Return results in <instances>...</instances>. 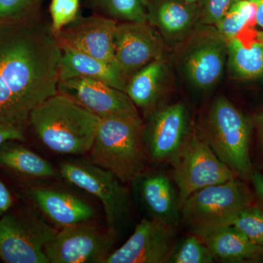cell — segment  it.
I'll use <instances>...</instances> for the list:
<instances>
[{"instance_id":"25","label":"cell","mask_w":263,"mask_h":263,"mask_svg":"<svg viewBox=\"0 0 263 263\" xmlns=\"http://www.w3.org/2000/svg\"><path fill=\"white\" fill-rule=\"evenodd\" d=\"M92 3L97 14L116 22L148 23L146 0H93Z\"/></svg>"},{"instance_id":"32","label":"cell","mask_w":263,"mask_h":263,"mask_svg":"<svg viewBox=\"0 0 263 263\" xmlns=\"http://www.w3.org/2000/svg\"><path fill=\"white\" fill-rule=\"evenodd\" d=\"M13 204V199L11 193L5 183L0 180V216H3L5 213L10 211Z\"/></svg>"},{"instance_id":"30","label":"cell","mask_w":263,"mask_h":263,"mask_svg":"<svg viewBox=\"0 0 263 263\" xmlns=\"http://www.w3.org/2000/svg\"><path fill=\"white\" fill-rule=\"evenodd\" d=\"M238 0H199L200 22L215 26Z\"/></svg>"},{"instance_id":"11","label":"cell","mask_w":263,"mask_h":263,"mask_svg":"<svg viewBox=\"0 0 263 263\" xmlns=\"http://www.w3.org/2000/svg\"><path fill=\"white\" fill-rule=\"evenodd\" d=\"M58 92L72 98L100 119L141 120L138 109L124 91L102 81L74 77L60 81Z\"/></svg>"},{"instance_id":"23","label":"cell","mask_w":263,"mask_h":263,"mask_svg":"<svg viewBox=\"0 0 263 263\" xmlns=\"http://www.w3.org/2000/svg\"><path fill=\"white\" fill-rule=\"evenodd\" d=\"M16 142L8 141L0 146L1 167L29 179L61 178L48 160Z\"/></svg>"},{"instance_id":"17","label":"cell","mask_w":263,"mask_h":263,"mask_svg":"<svg viewBox=\"0 0 263 263\" xmlns=\"http://www.w3.org/2000/svg\"><path fill=\"white\" fill-rule=\"evenodd\" d=\"M26 193L38 209L60 228L86 222L95 215L87 202L62 190L36 186Z\"/></svg>"},{"instance_id":"21","label":"cell","mask_w":263,"mask_h":263,"mask_svg":"<svg viewBox=\"0 0 263 263\" xmlns=\"http://www.w3.org/2000/svg\"><path fill=\"white\" fill-rule=\"evenodd\" d=\"M215 259L224 262L263 260V246L256 245L233 226L216 228L200 237Z\"/></svg>"},{"instance_id":"27","label":"cell","mask_w":263,"mask_h":263,"mask_svg":"<svg viewBox=\"0 0 263 263\" xmlns=\"http://www.w3.org/2000/svg\"><path fill=\"white\" fill-rule=\"evenodd\" d=\"M41 0H0V24L19 23L39 18Z\"/></svg>"},{"instance_id":"10","label":"cell","mask_w":263,"mask_h":263,"mask_svg":"<svg viewBox=\"0 0 263 263\" xmlns=\"http://www.w3.org/2000/svg\"><path fill=\"white\" fill-rule=\"evenodd\" d=\"M143 124V136L149 160L165 162L174 158L190 134V117L184 104L156 109Z\"/></svg>"},{"instance_id":"29","label":"cell","mask_w":263,"mask_h":263,"mask_svg":"<svg viewBox=\"0 0 263 263\" xmlns=\"http://www.w3.org/2000/svg\"><path fill=\"white\" fill-rule=\"evenodd\" d=\"M79 0H51L50 25L53 34H57L64 27L73 22L79 16Z\"/></svg>"},{"instance_id":"31","label":"cell","mask_w":263,"mask_h":263,"mask_svg":"<svg viewBox=\"0 0 263 263\" xmlns=\"http://www.w3.org/2000/svg\"><path fill=\"white\" fill-rule=\"evenodd\" d=\"M24 139L23 126L0 122V146L8 141H23Z\"/></svg>"},{"instance_id":"20","label":"cell","mask_w":263,"mask_h":263,"mask_svg":"<svg viewBox=\"0 0 263 263\" xmlns=\"http://www.w3.org/2000/svg\"><path fill=\"white\" fill-rule=\"evenodd\" d=\"M228 65L231 75L240 80L263 76V32L253 27L243 31L228 43Z\"/></svg>"},{"instance_id":"7","label":"cell","mask_w":263,"mask_h":263,"mask_svg":"<svg viewBox=\"0 0 263 263\" xmlns=\"http://www.w3.org/2000/svg\"><path fill=\"white\" fill-rule=\"evenodd\" d=\"M57 232L32 211H8L0 219V259L5 263H49L45 249Z\"/></svg>"},{"instance_id":"14","label":"cell","mask_w":263,"mask_h":263,"mask_svg":"<svg viewBox=\"0 0 263 263\" xmlns=\"http://www.w3.org/2000/svg\"><path fill=\"white\" fill-rule=\"evenodd\" d=\"M164 45L148 23L118 24L114 53L118 66L128 79L151 62L164 57Z\"/></svg>"},{"instance_id":"1","label":"cell","mask_w":263,"mask_h":263,"mask_svg":"<svg viewBox=\"0 0 263 263\" xmlns=\"http://www.w3.org/2000/svg\"><path fill=\"white\" fill-rule=\"evenodd\" d=\"M61 57L50 25L40 18L0 24V122L24 126L58 92Z\"/></svg>"},{"instance_id":"33","label":"cell","mask_w":263,"mask_h":263,"mask_svg":"<svg viewBox=\"0 0 263 263\" xmlns=\"http://www.w3.org/2000/svg\"><path fill=\"white\" fill-rule=\"evenodd\" d=\"M250 179L253 183L256 195L263 206V176L257 171H253Z\"/></svg>"},{"instance_id":"36","label":"cell","mask_w":263,"mask_h":263,"mask_svg":"<svg viewBox=\"0 0 263 263\" xmlns=\"http://www.w3.org/2000/svg\"><path fill=\"white\" fill-rule=\"evenodd\" d=\"M182 1L189 4H198L199 0H182Z\"/></svg>"},{"instance_id":"2","label":"cell","mask_w":263,"mask_h":263,"mask_svg":"<svg viewBox=\"0 0 263 263\" xmlns=\"http://www.w3.org/2000/svg\"><path fill=\"white\" fill-rule=\"evenodd\" d=\"M28 122L38 140L51 152L84 155L91 149L100 118L57 92L31 112Z\"/></svg>"},{"instance_id":"34","label":"cell","mask_w":263,"mask_h":263,"mask_svg":"<svg viewBox=\"0 0 263 263\" xmlns=\"http://www.w3.org/2000/svg\"><path fill=\"white\" fill-rule=\"evenodd\" d=\"M255 7V23L263 29V0H251Z\"/></svg>"},{"instance_id":"35","label":"cell","mask_w":263,"mask_h":263,"mask_svg":"<svg viewBox=\"0 0 263 263\" xmlns=\"http://www.w3.org/2000/svg\"><path fill=\"white\" fill-rule=\"evenodd\" d=\"M259 129L260 133L261 142H262V146L263 149V114L259 118Z\"/></svg>"},{"instance_id":"8","label":"cell","mask_w":263,"mask_h":263,"mask_svg":"<svg viewBox=\"0 0 263 263\" xmlns=\"http://www.w3.org/2000/svg\"><path fill=\"white\" fill-rule=\"evenodd\" d=\"M171 163L181 208L197 190L238 178L218 158L201 133L190 132Z\"/></svg>"},{"instance_id":"12","label":"cell","mask_w":263,"mask_h":263,"mask_svg":"<svg viewBox=\"0 0 263 263\" xmlns=\"http://www.w3.org/2000/svg\"><path fill=\"white\" fill-rule=\"evenodd\" d=\"M175 227L144 218L120 248L114 251L105 263L168 262L175 247Z\"/></svg>"},{"instance_id":"4","label":"cell","mask_w":263,"mask_h":263,"mask_svg":"<svg viewBox=\"0 0 263 263\" xmlns=\"http://www.w3.org/2000/svg\"><path fill=\"white\" fill-rule=\"evenodd\" d=\"M250 132L243 114L228 99L219 97L211 107L201 134L218 158L238 177L250 179L253 173L249 155Z\"/></svg>"},{"instance_id":"5","label":"cell","mask_w":263,"mask_h":263,"mask_svg":"<svg viewBox=\"0 0 263 263\" xmlns=\"http://www.w3.org/2000/svg\"><path fill=\"white\" fill-rule=\"evenodd\" d=\"M252 200L248 189L236 178L192 194L181 205V219L200 238L216 228L231 226Z\"/></svg>"},{"instance_id":"24","label":"cell","mask_w":263,"mask_h":263,"mask_svg":"<svg viewBox=\"0 0 263 263\" xmlns=\"http://www.w3.org/2000/svg\"><path fill=\"white\" fill-rule=\"evenodd\" d=\"M255 23V7L251 0H238L216 24V30L227 43Z\"/></svg>"},{"instance_id":"16","label":"cell","mask_w":263,"mask_h":263,"mask_svg":"<svg viewBox=\"0 0 263 263\" xmlns=\"http://www.w3.org/2000/svg\"><path fill=\"white\" fill-rule=\"evenodd\" d=\"M131 183L147 218L176 228L181 219V203L179 192L168 176L143 172Z\"/></svg>"},{"instance_id":"3","label":"cell","mask_w":263,"mask_h":263,"mask_svg":"<svg viewBox=\"0 0 263 263\" xmlns=\"http://www.w3.org/2000/svg\"><path fill=\"white\" fill-rule=\"evenodd\" d=\"M90 161L110 171L123 183H131L145 172L148 158L142 120L100 119Z\"/></svg>"},{"instance_id":"9","label":"cell","mask_w":263,"mask_h":263,"mask_svg":"<svg viewBox=\"0 0 263 263\" xmlns=\"http://www.w3.org/2000/svg\"><path fill=\"white\" fill-rule=\"evenodd\" d=\"M85 223L66 227L46 245L49 263H105L117 235Z\"/></svg>"},{"instance_id":"13","label":"cell","mask_w":263,"mask_h":263,"mask_svg":"<svg viewBox=\"0 0 263 263\" xmlns=\"http://www.w3.org/2000/svg\"><path fill=\"white\" fill-rule=\"evenodd\" d=\"M117 22L98 14L81 16L53 34L60 47L76 50L115 66L114 35Z\"/></svg>"},{"instance_id":"6","label":"cell","mask_w":263,"mask_h":263,"mask_svg":"<svg viewBox=\"0 0 263 263\" xmlns=\"http://www.w3.org/2000/svg\"><path fill=\"white\" fill-rule=\"evenodd\" d=\"M61 178L97 197L103 204L106 228L118 235L129 212V197L123 183L91 161L68 160L59 170Z\"/></svg>"},{"instance_id":"22","label":"cell","mask_w":263,"mask_h":263,"mask_svg":"<svg viewBox=\"0 0 263 263\" xmlns=\"http://www.w3.org/2000/svg\"><path fill=\"white\" fill-rule=\"evenodd\" d=\"M167 66L164 57L138 70L128 81L126 94L147 115L157 108Z\"/></svg>"},{"instance_id":"18","label":"cell","mask_w":263,"mask_h":263,"mask_svg":"<svg viewBox=\"0 0 263 263\" xmlns=\"http://www.w3.org/2000/svg\"><path fill=\"white\" fill-rule=\"evenodd\" d=\"M147 14L148 23L170 42L182 41L200 22L198 5L182 0H152Z\"/></svg>"},{"instance_id":"19","label":"cell","mask_w":263,"mask_h":263,"mask_svg":"<svg viewBox=\"0 0 263 263\" xmlns=\"http://www.w3.org/2000/svg\"><path fill=\"white\" fill-rule=\"evenodd\" d=\"M74 77L102 81L126 93L129 79L115 66L82 52L62 48L60 81Z\"/></svg>"},{"instance_id":"28","label":"cell","mask_w":263,"mask_h":263,"mask_svg":"<svg viewBox=\"0 0 263 263\" xmlns=\"http://www.w3.org/2000/svg\"><path fill=\"white\" fill-rule=\"evenodd\" d=\"M255 243L263 246V210L252 205L238 214L231 223Z\"/></svg>"},{"instance_id":"15","label":"cell","mask_w":263,"mask_h":263,"mask_svg":"<svg viewBox=\"0 0 263 263\" xmlns=\"http://www.w3.org/2000/svg\"><path fill=\"white\" fill-rule=\"evenodd\" d=\"M227 60L228 43L216 30L201 36L186 50L183 70L193 86L208 90L220 80Z\"/></svg>"},{"instance_id":"26","label":"cell","mask_w":263,"mask_h":263,"mask_svg":"<svg viewBox=\"0 0 263 263\" xmlns=\"http://www.w3.org/2000/svg\"><path fill=\"white\" fill-rule=\"evenodd\" d=\"M216 260L212 251L197 235L186 237L175 245L170 257L171 263H212Z\"/></svg>"}]
</instances>
